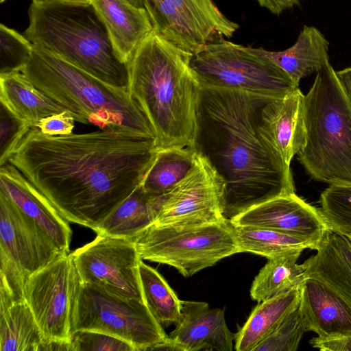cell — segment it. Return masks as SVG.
Masks as SVG:
<instances>
[{
	"instance_id": "obj_4",
	"label": "cell",
	"mask_w": 351,
	"mask_h": 351,
	"mask_svg": "<svg viewBox=\"0 0 351 351\" xmlns=\"http://www.w3.org/2000/svg\"><path fill=\"white\" fill-rule=\"evenodd\" d=\"M24 36L107 84L129 91V63L117 53L104 22L90 3L32 1Z\"/></svg>"
},
{
	"instance_id": "obj_12",
	"label": "cell",
	"mask_w": 351,
	"mask_h": 351,
	"mask_svg": "<svg viewBox=\"0 0 351 351\" xmlns=\"http://www.w3.org/2000/svg\"><path fill=\"white\" fill-rule=\"evenodd\" d=\"M142 1L153 30L192 53L207 43L232 37L239 27L213 0Z\"/></svg>"
},
{
	"instance_id": "obj_34",
	"label": "cell",
	"mask_w": 351,
	"mask_h": 351,
	"mask_svg": "<svg viewBox=\"0 0 351 351\" xmlns=\"http://www.w3.org/2000/svg\"><path fill=\"white\" fill-rule=\"evenodd\" d=\"M31 128L14 116L1 104L0 166L8 162L25 135Z\"/></svg>"
},
{
	"instance_id": "obj_35",
	"label": "cell",
	"mask_w": 351,
	"mask_h": 351,
	"mask_svg": "<svg viewBox=\"0 0 351 351\" xmlns=\"http://www.w3.org/2000/svg\"><path fill=\"white\" fill-rule=\"evenodd\" d=\"M73 351H136L128 342L107 333L77 330L71 339Z\"/></svg>"
},
{
	"instance_id": "obj_41",
	"label": "cell",
	"mask_w": 351,
	"mask_h": 351,
	"mask_svg": "<svg viewBox=\"0 0 351 351\" xmlns=\"http://www.w3.org/2000/svg\"><path fill=\"white\" fill-rule=\"evenodd\" d=\"M32 1H54L62 3H90L91 0H32Z\"/></svg>"
},
{
	"instance_id": "obj_21",
	"label": "cell",
	"mask_w": 351,
	"mask_h": 351,
	"mask_svg": "<svg viewBox=\"0 0 351 351\" xmlns=\"http://www.w3.org/2000/svg\"><path fill=\"white\" fill-rule=\"evenodd\" d=\"M315 250L302 263L307 277L329 287L351 307V241L328 230Z\"/></svg>"
},
{
	"instance_id": "obj_5",
	"label": "cell",
	"mask_w": 351,
	"mask_h": 351,
	"mask_svg": "<svg viewBox=\"0 0 351 351\" xmlns=\"http://www.w3.org/2000/svg\"><path fill=\"white\" fill-rule=\"evenodd\" d=\"M21 72L71 112L75 121L155 138L149 122L129 91L107 84L39 46L33 45L32 56Z\"/></svg>"
},
{
	"instance_id": "obj_23",
	"label": "cell",
	"mask_w": 351,
	"mask_h": 351,
	"mask_svg": "<svg viewBox=\"0 0 351 351\" xmlns=\"http://www.w3.org/2000/svg\"><path fill=\"white\" fill-rule=\"evenodd\" d=\"M329 42L316 27L304 25L296 42L280 51H260L279 66L298 85L301 79L317 72L328 57Z\"/></svg>"
},
{
	"instance_id": "obj_38",
	"label": "cell",
	"mask_w": 351,
	"mask_h": 351,
	"mask_svg": "<svg viewBox=\"0 0 351 351\" xmlns=\"http://www.w3.org/2000/svg\"><path fill=\"white\" fill-rule=\"evenodd\" d=\"M258 4L272 14L279 15L298 5L301 0H256Z\"/></svg>"
},
{
	"instance_id": "obj_43",
	"label": "cell",
	"mask_w": 351,
	"mask_h": 351,
	"mask_svg": "<svg viewBox=\"0 0 351 351\" xmlns=\"http://www.w3.org/2000/svg\"><path fill=\"white\" fill-rule=\"evenodd\" d=\"M349 238V239L351 241V236L350 237H348Z\"/></svg>"
},
{
	"instance_id": "obj_18",
	"label": "cell",
	"mask_w": 351,
	"mask_h": 351,
	"mask_svg": "<svg viewBox=\"0 0 351 351\" xmlns=\"http://www.w3.org/2000/svg\"><path fill=\"white\" fill-rule=\"evenodd\" d=\"M260 131L290 165L306 143L304 95L299 88L265 104L261 113Z\"/></svg>"
},
{
	"instance_id": "obj_17",
	"label": "cell",
	"mask_w": 351,
	"mask_h": 351,
	"mask_svg": "<svg viewBox=\"0 0 351 351\" xmlns=\"http://www.w3.org/2000/svg\"><path fill=\"white\" fill-rule=\"evenodd\" d=\"M0 192L36 222L62 252H69L72 232L68 221L9 162L0 166Z\"/></svg>"
},
{
	"instance_id": "obj_36",
	"label": "cell",
	"mask_w": 351,
	"mask_h": 351,
	"mask_svg": "<svg viewBox=\"0 0 351 351\" xmlns=\"http://www.w3.org/2000/svg\"><path fill=\"white\" fill-rule=\"evenodd\" d=\"M75 121L73 114L65 110L41 119L36 128L47 135L63 136L73 133Z\"/></svg>"
},
{
	"instance_id": "obj_39",
	"label": "cell",
	"mask_w": 351,
	"mask_h": 351,
	"mask_svg": "<svg viewBox=\"0 0 351 351\" xmlns=\"http://www.w3.org/2000/svg\"><path fill=\"white\" fill-rule=\"evenodd\" d=\"M66 350L73 351L71 340H43L38 351Z\"/></svg>"
},
{
	"instance_id": "obj_22",
	"label": "cell",
	"mask_w": 351,
	"mask_h": 351,
	"mask_svg": "<svg viewBox=\"0 0 351 351\" xmlns=\"http://www.w3.org/2000/svg\"><path fill=\"white\" fill-rule=\"evenodd\" d=\"M0 101L14 116L31 128L49 116L65 110L21 71L0 74Z\"/></svg>"
},
{
	"instance_id": "obj_20",
	"label": "cell",
	"mask_w": 351,
	"mask_h": 351,
	"mask_svg": "<svg viewBox=\"0 0 351 351\" xmlns=\"http://www.w3.org/2000/svg\"><path fill=\"white\" fill-rule=\"evenodd\" d=\"M104 22L112 45L127 63L141 42L152 32L147 10L128 0H91Z\"/></svg>"
},
{
	"instance_id": "obj_1",
	"label": "cell",
	"mask_w": 351,
	"mask_h": 351,
	"mask_svg": "<svg viewBox=\"0 0 351 351\" xmlns=\"http://www.w3.org/2000/svg\"><path fill=\"white\" fill-rule=\"evenodd\" d=\"M155 138L103 129L63 136L32 128L8 162L68 221L95 231L141 183Z\"/></svg>"
},
{
	"instance_id": "obj_7",
	"label": "cell",
	"mask_w": 351,
	"mask_h": 351,
	"mask_svg": "<svg viewBox=\"0 0 351 351\" xmlns=\"http://www.w3.org/2000/svg\"><path fill=\"white\" fill-rule=\"evenodd\" d=\"M191 67L200 85L280 98L299 88L259 48L221 38L205 45L193 56Z\"/></svg>"
},
{
	"instance_id": "obj_28",
	"label": "cell",
	"mask_w": 351,
	"mask_h": 351,
	"mask_svg": "<svg viewBox=\"0 0 351 351\" xmlns=\"http://www.w3.org/2000/svg\"><path fill=\"white\" fill-rule=\"evenodd\" d=\"M43 340L25 300L0 308V351H38Z\"/></svg>"
},
{
	"instance_id": "obj_40",
	"label": "cell",
	"mask_w": 351,
	"mask_h": 351,
	"mask_svg": "<svg viewBox=\"0 0 351 351\" xmlns=\"http://www.w3.org/2000/svg\"><path fill=\"white\" fill-rule=\"evenodd\" d=\"M336 74L342 89L351 104V67L336 71Z\"/></svg>"
},
{
	"instance_id": "obj_2",
	"label": "cell",
	"mask_w": 351,
	"mask_h": 351,
	"mask_svg": "<svg viewBox=\"0 0 351 351\" xmlns=\"http://www.w3.org/2000/svg\"><path fill=\"white\" fill-rule=\"evenodd\" d=\"M200 86L194 147L224 180L223 217L295 193L290 165L260 131L262 109L276 98Z\"/></svg>"
},
{
	"instance_id": "obj_24",
	"label": "cell",
	"mask_w": 351,
	"mask_h": 351,
	"mask_svg": "<svg viewBox=\"0 0 351 351\" xmlns=\"http://www.w3.org/2000/svg\"><path fill=\"white\" fill-rule=\"evenodd\" d=\"M301 287L258 302L246 322L235 334L234 350L253 351L300 304Z\"/></svg>"
},
{
	"instance_id": "obj_27",
	"label": "cell",
	"mask_w": 351,
	"mask_h": 351,
	"mask_svg": "<svg viewBox=\"0 0 351 351\" xmlns=\"http://www.w3.org/2000/svg\"><path fill=\"white\" fill-rule=\"evenodd\" d=\"M231 225L241 252L261 255L267 259L302 253L306 249L315 250L318 245L310 240L269 228Z\"/></svg>"
},
{
	"instance_id": "obj_37",
	"label": "cell",
	"mask_w": 351,
	"mask_h": 351,
	"mask_svg": "<svg viewBox=\"0 0 351 351\" xmlns=\"http://www.w3.org/2000/svg\"><path fill=\"white\" fill-rule=\"evenodd\" d=\"M309 343L321 351H351V332L332 337H313Z\"/></svg>"
},
{
	"instance_id": "obj_13",
	"label": "cell",
	"mask_w": 351,
	"mask_h": 351,
	"mask_svg": "<svg viewBox=\"0 0 351 351\" xmlns=\"http://www.w3.org/2000/svg\"><path fill=\"white\" fill-rule=\"evenodd\" d=\"M225 182L208 159L196 151L187 174L169 191L156 197L153 224L194 226L220 222Z\"/></svg>"
},
{
	"instance_id": "obj_9",
	"label": "cell",
	"mask_w": 351,
	"mask_h": 351,
	"mask_svg": "<svg viewBox=\"0 0 351 351\" xmlns=\"http://www.w3.org/2000/svg\"><path fill=\"white\" fill-rule=\"evenodd\" d=\"M98 331L117 337L136 351L158 350L167 335L145 303L81 282L74 308L73 332Z\"/></svg>"
},
{
	"instance_id": "obj_16",
	"label": "cell",
	"mask_w": 351,
	"mask_h": 351,
	"mask_svg": "<svg viewBox=\"0 0 351 351\" xmlns=\"http://www.w3.org/2000/svg\"><path fill=\"white\" fill-rule=\"evenodd\" d=\"M182 319L160 350L232 351L235 334L228 328L224 309L207 302L181 300Z\"/></svg>"
},
{
	"instance_id": "obj_29",
	"label": "cell",
	"mask_w": 351,
	"mask_h": 351,
	"mask_svg": "<svg viewBox=\"0 0 351 351\" xmlns=\"http://www.w3.org/2000/svg\"><path fill=\"white\" fill-rule=\"evenodd\" d=\"M196 155L194 146L157 149L141 184L152 196L169 191L191 169Z\"/></svg>"
},
{
	"instance_id": "obj_15",
	"label": "cell",
	"mask_w": 351,
	"mask_h": 351,
	"mask_svg": "<svg viewBox=\"0 0 351 351\" xmlns=\"http://www.w3.org/2000/svg\"><path fill=\"white\" fill-rule=\"evenodd\" d=\"M229 221L235 226H254L275 230L317 244L329 230L320 210L295 193L269 199Z\"/></svg>"
},
{
	"instance_id": "obj_3",
	"label": "cell",
	"mask_w": 351,
	"mask_h": 351,
	"mask_svg": "<svg viewBox=\"0 0 351 351\" xmlns=\"http://www.w3.org/2000/svg\"><path fill=\"white\" fill-rule=\"evenodd\" d=\"M192 56L152 30L129 62V93L149 122L157 149L194 146L201 86Z\"/></svg>"
},
{
	"instance_id": "obj_32",
	"label": "cell",
	"mask_w": 351,
	"mask_h": 351,
	"mask_svg": "<svg viewBox=\"0 0 351 351\" xmlns=\"http://www.w3.org/2000/svg\"><path fill=\"white\" fill-rule=\"evenodd\" d=\"M33 45L24 36L0 25V74L22 71L32 53Z\"/></svg>"
},
{
	"instance_id": "obj_19",
	"label": "cell",
	"mask_w": 351,
	"mask_h": 351,
	"mask_svg": "<svg viewBox=\"0 0 351 351\" xmlns=\"http://www.w3.org/2000/svg\"><path fill=\"white\" fill-rule=\"evenodd\" d=\"M299 307L306 331L319 337L351 332V307L322 282L308 278L302 284Z\"/></svg>"
},
{
	"instance_id": "obj_25",
	"label": "cell",
	"mask_w": 351,
	"mask_h": 351,
	"mask_svg": "<svg viewBox=\"0 0 351 351\" xmlns=\"http://www.w3.org/2000/svg\"><path fill=\"white\" fill-rule=\"evenodd\" d=\"M156 197L140 184L99 226L97 234L134 239L152 226L156 217Z\"/></svg>"
},
{
	"instance_id": "obj_31",
	"label": "cell",
	"mask_w": 351,
	"mask_h": 351,
	"mask_svg": "<svg viewBox=\"0 0 351 351\" xmlns=\"http://www.w3.org/2000/svg\"><path fill=\"white\" fill-rule=\"evenodd\" d=\"M320 212L330 230L351 236V183L330 184L320 195Z\"/></svg>"
},
{
	"instance_id": "obj_11",
	"label": "cell",
	"mask_w": 351,
	"mask_h": 351,
	"mask_svg": "<svg viewBox=\"0 0 351 351\" xmlns=\"http://www.w3.org/2000/svg\"><path fill=\"white\" fill-rule=\"evenodd\" d=\"M80 284L69 252L60 254L27 280L25 300L44 340H71L74 308Z\"/></svg>"
},
{
	"instance_id": "obj_14",
	"label": "cell",
	"mask_w": 351,
	"mask_h": 351,
	"mask_svg": "<svg viewBox=\"0 0 351 351\" xmlns=\"http://www.w3.org/2000/svg\"><path fill=\"white\" fill-rule=\"evenodd\" d=\"M70 254L81 282L144 302L138 274L142 259L134 239L97 234L93 241Z\"/></svg>"
},
{
	"instance_id": "obj_30",
	"label": "cell",
	"mask_w": 351,
	"mask_h": 351,
	"mask_svg": "<svg viewBox=\"0 0 351 351\" xmlns=\"http://www.w3.org/2000/svg\"><path fill=\"white\" fill-rule=\"evenodd\" d=\"M144 302L161 325L178 324L182 319L181 300L165 279L141 261L138 266Z\"/></svg>"
},
{
	"instance_id": "obj_26",
	"label": "cell",
	"mask_w": 351,
	"mask_h": 351,
	"mask_svg": "<svg viewBox=\"0 0 351 351\" xmlns=\"http://www.w3.org/2000/svg\"><path fill=\"white\" fill-rule=\"evenodd\" d=\"M301 254L295 252L268 259L253 280L252 299L261 302L301 287L308 278L303 265L298 263Z\"/></svg>"
},
{
	"instance_id": "obj_6",
	"label": "cell",
	"mask_w": 351,
	"mask_h": 351,
	"mask_svg": "<svg viewBox=\"0 0 351 351\" xmlns=\"http://www.w3.org/2000/svg\"><path fill=\"white\" fill-rule=\"evenodd\" d=\"M306 143L298 158L314 180L351 183V104L328 61L304 95Z\"/></svg>"
},
{
	"instance_id": "obj_10",
	"label": "cell",
	"mask_w": 351,
	"mask_h": 351,
	"mask_svg": "<svg viewBox=\"0 0 351 351\" xmlns=\"http://www.w3.org/2000/svg\"><path fill=\"white\" fill-rule=\"evenodd\" d=\"M62 253L36 222L0 192V306L25 300L28 278Z\"/></svg>"
},
{
	"instance_id": "obj_8",
	"label": "cell",
	"mask_w": 351,
	"mask_h": 351,
	"mask_svg": "<svg viewBox=\"0 0 351 351\" xmlns=\"http://www.w3.org/2000/svg\"><path fill=\"white\" fill-rule=\"evenodd\" d=\"M134 240L142 260L170 265L185 277L241 253L228 219L194 226L152 224Z\"/></svg>"
},
{
	"instance_id": "obj_42",
	"label": "cell",
	"mask_w": 351,
	"mask_h": 351,
	"mask_svg": "<svg viewBox=\"0 0 351 351\" xmlns=\"http://www.w3.org/2000/svg\"><path fill=\"white\" fill-rule=\"evenodd\" d=\"M132 4L138 7H143V3L142 0H128Z\"/></svg>"
},
{
	"instance_id": "obj_33",
	"label": "cell",
	"mask_w": 351,
	"mask_h": 351,
	"mask_svg": "<svg viewBox=\"0 0 351 351\" xmlns=\"http://www.w3.org/2000/svg\"><path fill=\"white\" fill-rule=\"evenodd\" d=\"M305 332L304 322L298 306L253 351H295Z\"/></svg>"
},
{
	"instance_id": "obj_44",
	"label": "cell",
	"mask_w": 351,
	"mask_h": 351,
	"mask_svg": "<svg viewBox=\"0 0 351 351\" xmlns=\"http://www.w3.org/2000/svg\"><path fill=\"white\" fill-rule=\"evenodd\" d=\"M4 1H5V0H1V2L2 3V2H3Z\"/></svg>"
}]
</instances>
